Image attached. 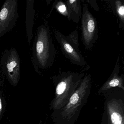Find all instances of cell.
I'll use <instances>...</instances> for the list:
<instances>
[{
    "label": "cell",
    "mask_w": 124,
    "mask_h": 124,
    "mask_svg": "<svg viewBox=\"0 0 124 124\" xmlns=\"http://www.w3.org/2000/svg\"><path fill=\"white\" fill-rule=\"evenodd\" d=\"M56 51L49 27L46 24L38 28L32 47V62L36 70L51 67L55 61Z\"/></svg>",
    "instance_id": "obj_1"
},
{
    "label": "cell",
    "mask_w": 124,
    "mask_h": 124,
    "mask_svg": "<svg viewBox=\"0 0 124 124\" xmlns=\"http://www.w3.org/2000/svg\"><path fill=\"white\" fill-rule=\"evenodd\" d=\"M54 34L62 53L71 63L80 66L87 64V62L79 49L77 29L68 35L63 34L57 30H55Z\"/></svg>",
    "instance_id": "obj_2"
},
{
    "label": "cell",
    "mask_w": 124,
    "mask_h": 124,
    "mask_svg": "<svg viewBox=\"0 0 124 124\" xmlns=\"http://www.w3.org/2000/svg\"><path fill=\"white\" fill-rule=\"evenodd\" d=\"M0 68L11 85L15 87L21 77V59L15 48L6 50L1 57Z\"/></svg>",
    "instance_id": "obj_3"
},
{
    "label": "cell",
    "mask_w": 124,
    "mask_h": 124,
    "mask_svg": "<svg viewBox=\"0 0 124 124\" xmlns=\"http://www.w3.org/2000/svg\"><path fill=\"white\" fill-rule=\"evenodd\" d=\"M81 30L83 45L87 50H91L98 38V29L96 19L85 4L81 16Z\"/></svg>",
    "instance_id": "obj_4"
},
{
    "label": "cell",
    "mask_w": 124,
    "mask_h": 124,
    "mask_svg": "<svg viewBox=\"0 0 124 124\" xmlns=\"http://www.w3.org/2000/svg\"><path fill=\"white\" fill-rule=\"evenodd\" d=\"M18 18V0H6L0 10V38L12 30Z\"/></svg>",
    "instance_id": "obj_5"
},
{
    "label": "cell",
    "mask_w": 124,
    "mask_h": 124,
    "mask_svg": "<svg viewBox=\"0 0 124 124\" xmlns=\"http://www.w3.org/2000/svg\"><path fill=\"white\" fill-rule=\"evenodd\" d=\"M65 4L68 11L67 18L78 23L82 13L81 1L79 0H66Z\"/></svg>",
    "instance_id": "obj_6"
},
{
    "label": "cell",
    "mask_w": 124,
    "mask_h": 124,
    "mask_svg": "<svg viewBox=\"0 0 124 124\" xmlns=\"http://www.w3.org/2000/svg\"><path fill=\"white\" fill-rule=\"evenodd\" d=\"M34 0L27 1L26 30L27 40L28 44L30 45L33 37V27L35 11L34 9Z\"/></svg>",
    "instance_id": "obj_7"
},
{
    "label": "cell",
    "mask_w": 124,
    "mask_h": 124,
    "mask_svg": "<svg viewBox=\"0 0 124 124\" xmlns=\"http://www.w3.org/2000/svg\"><path fill=\"white\" fill-rule=\"evenodd\" d=\"M110 3L119 21V27L124 30V0H112Z\"/></svg>",
    "instance_id": "obj_8"
},
{
    "label": "cell",
    "mask_w": 124,
    "mask_h": 124,
    "mask_svg": "<svg viewBox=\"0 0 124 124\" xmlns=\"http://www.w3.org/2000/svg\"><path fill=\"white\" fill-rule=\"evenodd\" d=\"M54 8H56L58 12H59L61 14H62L63 16L67 17L68 16V11L66 5L65 3L63 2L62 1H55L53 5L51 10L50 11L49 16L50 15L51 13Z\"/></svg>",
    "instance_id": "obj_9"
},
{
    "label": "cell",
    "mask_w": 124,
    "mask_h": 124,
    "mask_svg": "<svg viewBox=\"0 0 124 124\" xmlns=\"http://www.w3.org/2000/svg\"><path fill=\"white\" fill-rule=\"evenodd\" d=\"M2 86V82L0 78V121L4 116L6 108V101Z\"/></svg>",
    "instance_id": "obj_10"
},
{
    "label": "cell",
    "mask_w": 124,
    "mask_h": 124,
    "mask_svg": "<svg viewBox=\"0 0 124 124\" xmlns=\"http://www.w3.org/2000/svg\"><path fill=\"white\" fill-rule=\"evenodd\" d=\"M67 84L66 82L62 80L57 85L56 92L57 94L61 95L63 93L66 88Z\"/></svg>",
    "instance_id": "obj_11"
},
{
    "label": "cell",
    "mask_w": 124,
    "mask_h": 124,
    "mask_svg": "<svg viewBox=\"0 0 124 124\" xmlns=\"http://www.w3.org/2000/svg\"><path fill=\"white\" fill-rule=\"evenodd\" d=\"M112 122L114 124H120L122 123V117L117 112L112 113L111 117Z\"/></svg>",
    "instance_id": "obj_12"
},
{
    "label": "cell",
    "mask_w": 124,
    "mask_h": 124,
    "mask_svg": "<svg viewBox=\"0 0 124 124\" xmlns=\"http://www.w3.org/2000/svg\"><path fill=\"white\" fill-rule=\"evenodd\" d=\"M119 72H117L115 76V78L111 79L109 83V85L111 87H116L119 85L120 83V80L118 78H116V76L117 74H118Z\"/></svg>",
    "instance_id": "obj_13"
},
{
    "label": "cell",
    "mask_w": 124,
    "mask_h": 124,
    "mask_svg": "<svg viewBox=\"0 0 124 124\" xmlns=\"http://www.w3.org/2000/svg\"><path fill=\"white\" fill-rule=\"evenodd\" d=\"M79 96L77 93H75L73 94L70 99V101L71 103L73 104H75L77 103L79 100Z\"/></svg>",
    "instance_id": "obj_14"
},
{
    "label": "cell",
    "mask_w": 124,
    "mask_h": 124,
    "mask_svg": "<svg viewBox=\"0 0 124 124\" xmlns=\"http://www.w3.org/2000/svg\"><path fill=\"white\" fill-rule=\"evenodd\" d=\"M87 2L91 6V7L96 11H98L99 8L97 5L96 0H87Z\"/></svg>",
    "instance_id": "obj_15"
},
{
    "label": "cell",
    "mask_w": 124,
    "mask_h": 124,
    "mask_svg": "<svg viewBox=\"0 0 124 124\" xmlns=\"http://www.w3.org/2000/svg\"></svg>",
    "instance_id": "obj_16"
}]
</instances>
